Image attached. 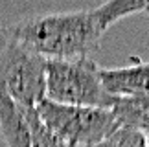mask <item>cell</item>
Returning <instances> with one entry per match:
<instances>
[{"label":"cell","mask_w":149,"mask_h":147,"mask_svg":"<svg viewBox=\"0 0 149 147\" xmlns=\"http://www.w3.org/2000/svg\"><path fill=\"white\" fill-rule=\"evenodd\" d=\"M94 147H147V145L144 132L133 131V129H116L111 136H107L103 142L96 144Z\"/></svg>","instance_id":"8"},{"label":"cell","mask_w":149,"mask_h":147,"mask_svg":"<svg viewBox=\"0 0 149 147\" xmlns=\"http://www.w3.org/2000/svg\"><path fill=\"white\" fill-rule=\"evenodd\" d=\"M100 77L112 98L149 96V63L144 61L120 68H100Z\"/></svg>","instance_id":"6"},{"label":"cell","mask_w":149,"mask_h":147,"mask_svg":"<svg viewBox=\"0 0 149 147\" xmlns=\"http://www.w3.org/2000/svg\"><path fill=\"white\" fill-rule=\"evenodd\" d=\"M35 114L52 134L70 147H94L120 129L111 109L59 105L44 98L35 107Z\"/></svg>","instance_id":"3"},{"label":"cell","mask_w":149,"mask_h":147,"mask_svg":"<svg viewBox=\"0 0 149 147\" xmlns=\"http://www.w3.org/2000/svg\"><path fill=\"white\" fill-rule=\"evenodd\" d=\"M0 87L26 109H35L46 98V59L13 39L2 24Z\"/></svg>","instance_id":"4"},{"label":"cell","mask_w":149,"mask_h":147,"mask_svg":"<svg viewBox=\"0 0 149 147\" xmlns=\"http://www.w3.org/2000/svg\"><path fill=\"white\" fill-rule=\"evenodd\" d=\"M146 0H111L96 8L33 15L4 26L13 39L44 59H77L100 50L107 30L146 9Z\"/></svg>","instance_id":"1"},{"label":"cell","mask_w":149,"mask_h":147,"mask_svg":"<svg viewBox=\"0 0 149 147\" xmlns=\"http://www.w3.org/2000/svg\"><path fill=\"white\" fill-rule=\"evenodd\" d=\"M142 13H146V15H149V2H147V6H146V9L142 11Z\"/></svg>","instance_id":"11"},{"label":"cell","mask_w":149,"mask_h":147,"mask_svg":"<svg viewBox=\"0 0 149 147\" xmlns=\"http://www.w3.org/2000/svg\"><path fill=\"white\" fill-rule=\"evenodd\" d=\"M31 147H70L65 142H61L55 134H52L46 127L41 123V120L35 114V109L31 110Z\"/></svg>","instance_id":"9"},{"label":"cell","mask_w":149,"mask_h":147,"mask_svg":"<svg viewBox=\"0 0 149 147\" xmlns=\"http://www.w3.org/2000/svg\"><path fill=\"white\" fill-rule=\"evenodd\" d=\"M46 99L96 109H111L114 101L101 83L100 66L90 57L46 59Z\"/></svg>","instance_id":"2"},{"label":"cell","mask_w":149,"mask_h":147,"mask_svg":"<svg viewBox=\"0 0 149 147\" xmlns=\"http://www.w3.org/2000/svg\"><path fill=\"white\" fill-rule=\"evenodd\" d=\"M31 110L0 87V134L8 147H31Z\"/></svg>","instance_id":"5"},{"label":"cell","mask_w":149,"mask_h":147,"mask_svg":"<svg viewBox=\"0 0 149 147\" xmlns=\"http://www.w3.org/2000/svg\"><path fill=\"white\" fill-rule=\"evenodd\" d=\"M111 112L120 129L149 131V96H120L114 98Z\"/></svg>","instance_id":"7"},{"label":"cell","mask_w":149,"mask_h":147,"mask_svg":"<svg viewBox=\"0 0 149 147\" xmlns=\"http://www.w3.org/2000/svg\"><path fill=\"white\" fill-rule=\"evenodd\" d=\"M144 136H146V145L149 147V131H147V132H144Z\"/></svg>","instance_id":"10"}]
</instances>
